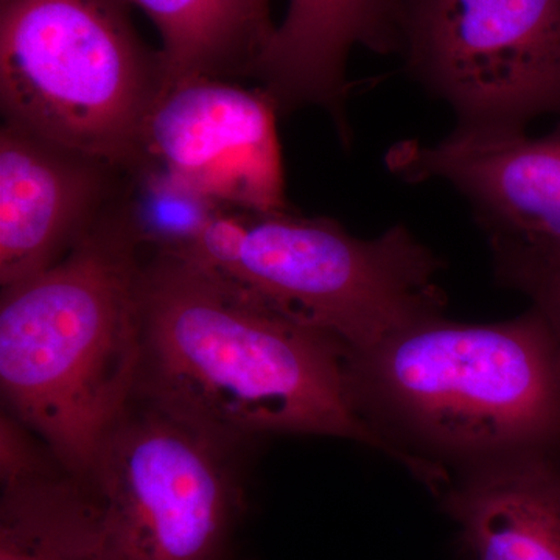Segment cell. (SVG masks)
I'll return each instance as SVG.
<instances>
[{"instance_id": "7", "label": "cell", "mask_w": 560, "mask_h": 560, "mask_svg": "<svg viewBox=\"0 0 560 560\" xmlns=\"http://www.w3.org/2000/svg\"><path fill=\"white\" fill-rule=\"evenodd\" d=\"M399 55L456 127L560 116V0H407Z\"/></svg>"}, {"instance_id": "9", "label": "cell", "mask_w": 560, "mask_h": 560, "mask_svg": "<svg viewBox=\"0 0 560 560\" xmlns=\"http://www.w3.org/2000/svg\"><path fill=\"white\" fill-rule=\"evenodd\" d=\"M279 116L260 88L215 77L167 81L143 128L140 168L219 208L285 212Z\"/></svg>"}, {"instance_id": "6", "label": "cell", "mask_w": 560, "mask_h": 560, "mask_svg": "<svg viewBox=\"0 0 560 560\" xmlns=\"http://www.w3.org/2000/svg\"><path fill=\"white\" fill-rule=\"evenodd\" d=\"M243 448L136 394L83 481L97 560H231L246 511Z\"/></svg>"}, {"instance_id": "2", "label": "cell", "mask_w": 560, "mask_h": 560, "mask_svg": "<svg viewBox=\"0 0 560 560\" xmlns=\"http://www.w3.org/2000/svg\"><path fill=\"white\" fill-rule=\"evenodd\" d=\"M353 405L436 499L452 480L560 455V342L536 308L501 323L445 313L348 350Z\"/></svg>"}, {"instance_id": "4", "label": "cell", "mask_w": 560, "mask_h": 560, "mask_svg": "<svg viewBox=\"0 0 560 560\" xmlns=\"http://www.w3.org/2000/svg\"><path fill=\"white\" fill-rule=\"evenodd\" d=\"M271 308L370 348L390 331L445 313L444 261L405 224L374 238L338 221L220 208L179 253Z\"/></svg>"}, {"instance_id": "15", "label": "cell", "mask_w": 560, "mask_h": 560, "mask_svg": "<svg viewBox=\"0 0 560 560\" xmlns=\"http://www.w3.org/2000/svg\"><path fill=\"white\" fill-rule=\"evenodd\" d=\"M514 290L529 298L560 342V257L530 271Z\"/></svg>"}, {"instance_id": "16", "label": "cell", "mask_w": 560, "mask_h": 560, "mask_svg": "<svg viewBox=\"0 0 560 560\" xmlns=\"http://www.w3.org/2000/svg\"><path fill=\"white\" fill-rule=\"evenodd\" d=\"M271 0H250L254 10L257 11L261 21L268 25V27L276 28L275 22L271 21Z\"/></svg>"}, {"instance_id": "1", "label": "cell", "mask_w": 560, "mask_h": 560, "mask_svg": "<svg viewBox=\"0 0 560 560\" xmlns=\"http://www.w3.org/2000/svg\"><path fill=\"white\" fill-rule=\"evenodd\" d=\"M138 390L231 444L270 436L340 438L396 463L361 419L348 348L183 257L153 253L139 278Z\"/></svg>"}, {"instance_id": "8", "label": "cell", "mask_w": 560, "mask_h": 560, "mask_svg": "<svg viewBox=\"0 0 560 560\" xmlns=\"http://www.w3.org/2000/svg\"><path fill=\"white\" fill-rule=\"evenodd\" d=\"M385 165L404 183L440 180L458 191L485 234L500 285L514 290L560 257V121L541 136L455 125L438 142L394 143Z\"/></svg>"}, {"instance_id": "12", "label": "cell", "mask_w": 560, "mask_h": 560, "mask_svg": "<svg viewBox=\"0 0 560 560\" xmlns=\"http://www.w3.org/2000/svg\"><path fill=\"white\" fill-rule=\"evenodd\" d=\"M438 500L477 560H560V455L471 471Z\"/></svg>"}, {"instance_id": "10", "label": "cell", "mask_w": 560, "mask_h": 560, "mask_svg": "<svg viewBox=\"0 0 560 560\" xmlns=\"http://www.w3.org/2000/svg\"><path fill=\"white\" fill-rule=\"evenodd\" d=\"M131 173L16 125L0 127V285L61 260L127 194Z\"/></svg>"}, {"instance_id": "13", "label": "cell", "mask_w": 560, "mask_h": 560, "mask_svg": "<svg viewBox=\"0 0 560 560\" xmlns=\"http://www.w3.org/2000/svg\"><path fill=\"white\" fill-rule=\"evenodd\" d=\"M160 32L167 81L190 77H253L275 28L250 0H125Z\"/></svg>"}, {"instance_id": "11", "label": "cell", "mask_w": 560, "mask_h": 560, "mask_svg": "<svg viewBox=\"0 0 560 560\" xmlns=\"http://www.w3.org/2000/svg\"><path fill=\"white\" fill-rule=\"evenodd\" d=\"M405 7L407 0H290L250 79L280 116L304 108L326 110L349 147L350 51L364 47L399 54Z\"/></svg>"}, {"instance_id": "5", "label": "cell", "mask_w": 560, "mask_h": 560, "mask_svg": "<svg viewBox=\"0 0 560 560\" xmlns=\"http://www.w3.org/2000/svg\"><path fill=\"white\" fill-rule=\"evenodd\" d=\"M167 84L125 0H0V109L16 125L135 173Z\"/></svg>"}, {"instance_id": "14", "label": "cell", "mask_w": 560, "mask_h": 560, "mask_svg": "<svg viewBox=\"0 0 560 560\" xmlns=\"http://www.w3.org/2000/svg\"><path fill=\"white\" fill-rule=\"evenodd\" d=\"M90 490L66 469L2 486L0 560H97Z\"/></svg>"}, {"instance_id": "3", "label": "cell", "mask_w": 560, "mask_h": 560, "mask_svg": "<svg viewBox=\"0 0 560 560\" xmlns=\"http://www.w3.org/2000/svg\"><path fill=\"white\" fill-rule=\"evenodd\" d=\"M142 250L128 187L61 260L2 289L3 410L81 482L138 390Z\"/></svg>"}]
</instances>
